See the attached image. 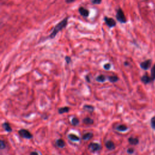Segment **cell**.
I'll return each instance as SVG.
<instances>
[{
    "label": "cell",
    "mask_w": 155,
    "mask_h": 155,
    "mask_svg": "<svg viewBox=\"0 0 155 155\" xmlns=\"http://www.w3.org/2000/svg\"><path fill=\"white\" fill-rule=\"evenodd\" d=\"M80 15L84 17H88L89 15V11L83 7H80L78 9Z\"/></svg>",
    "instance_id": "cell-7"
},
{
    "label": "cell",
    "mask_w": 155,
    "mask_h": 155,
    "mask_svg": "<svg viewBox=\"0 0 155 155\" xmlns=\"http://www.w3.org/2000/svg\"><path fill=\"white\" fill-rule=\"evenodd\" d=\"M71 123L73 126H76L79 124V120L78 118H77L76 117H73L72 119Z\"/></svg>",
    "instance_id": "cell-21"
},
{
    "label": "cell",
    "mask_w": 155,
    "mask_h": 155,
    "mask_svg": "<svg viewBox=\"0 0 155 155\" xmlns=\"http://www.w3.org/2000/svg\"><path fill=\"white\" fill-rule=\"evenodd\" d=\"M108 79L109 81L112 82V83H115L116 82H117L119 80V78L117 76L114 75V76H110L108 77Z\"/></svg>",
    "instance_id": "cell-20"
},
{
    "label": "cell",
    "mask_w": 155,
    "mask_h": 155,
    "mask_svg": "<svg viewBox=\"0 0 155 155\" xmlns=\"http://www.w3.org/2000/svg\"><path fill=\"white\" fill-rule=\"evenodd\" d=\"M76 0H66V3L67 4H70L72 3H73Z\"/></svg>",
    "instance_id": "cell-29"
},
{
    "label": "cell",
    "mask_w": 155,
    "mask_h": 155,
    "mask_svg": "<svg viewBox=\"0 0 155 155\" xmlns=\"http://www.w3.org/2000/svg\"><path fill=\"white\" fill-rule=\"evenodd\" d=\"M85 80L87 81V82H89V83L90 82V77H89L88 75L85 76Z\"/></svg>",
    "instance_id": "cell-30"
},
{
    "label": "cell",
    "mask_w": 155,
    "mask_h": 155,
    "mask_svg": "<svg viewBox=\"0 0 155 155\" xmlns=\"http://www.w3.org/2000/svg\"><path fill=\"white\" fill-rule=\"evenodd\" d=\"M82 121H83V122H84L85 124H86V125H91V124H93V122H94L93 120L91 118H88V117H87V118H84Z\"/></svg>",
    "instance_id": "cell-18"
},
{
    "label": "cell",
    "mask_w": 155,
    "mask_h": 155,
    "mask_svg": "<svg viewBox=\"0 0 155 155\" xmlns=\"http://www.w3.org/2000/svg\"><path fill=\"white\" fill-rule=\"evenodd\" d=\"M151 60H147L145 61L142 62L140 64V67L142 69L147 70L150 69V67H151Z\"/></svg>",
    "instance_id": "cell-6"
},
{
    "label": "cell",
    "mask_w": 155,
    "mask_h": 155,
    "mask_svg": "<svg viewBox=\"0 0 155 155\" xmlns=\"http://www.w3.org/2000/svg\"><path fill=\"white\" fill-rule=\"evenodd\" d=\"M116 19L117 20L122 24L126 23H127V19L126 18V16L124 15V13L123 12V11L121 9L119 8L117 11H116Z\"/></svg>",
    "instance_id": "cell-2"
},
{
    "label": "cell",
    "mask_w": 155,
    "mask_h": 155,
    "mask_svg": "<svg viewBox=\"0 0 155 155\" xmlns=\"http://www.w3.org/2000/svg\"><path fill=\"white\" fill-rule=\"evenodd\" d=\"M67 137L70 141H73V142H78V141H80V138L78 136H77L76 135H74V134H69V135H68Z\"/></svg>",
    "instance_id": "cell-12"
},
{
    "label": "cell",
    "mask_w": 155,
    "mask_h": 155,
    "mask_svg": "<svg viewBox=\"0 0 155 155\" xmlns=\"http://www.w3.org/2000/svg\"><path fill=\"white\" fill-rule=\"evenodd\" d=\"M2 126L6 132H7L8 133H11L12 132V129L8 122H4L2 125Z\"/></svg>",
    "instance_id": "cell-11"
},
{
    "label": "cell",
    "mask_w": 155,
    "mask_h": 155,
    "mask_svg": "<svg viewBox=\"0 0 155 155\" xmlns=\"http://www.w3.org/2000/svg\"><path fill=\"white\" fill-rule=\"evenodd\" d=\"M105 145L106 147V148L110 150H113L115 148V145L114 144V142L112 141H108L106 142Z\"/></svg>",
    "instance_id": "cell-9"
},
{
    "label": "cell",
    "mask_w": 155,
    "mask_h": 155,
    "mask_svg": "<svg viewBox=\"0 0 155 155\" xmlns=\"http://www.w3.org/2000/svg\"><path fill=\"white\" fill-rule=\"evenodd\" d=\"M129 142L131 144V145H138L139 144V139L138 138H133V137H130L128 139Z\"/></svg>",
    "instance_id": "cell-13"
},
{
    "label": "cell",
    "mask_w": 155,
    "mask_h": 155,
    "mask_svg": "<svg viewBox=\"0 0 155 155\" xmlns=\"http://www.w3.org/2000/svg\"><path fill=\"white\" fill-rule=\"evenodd\" d=\"M39 153L36 151H33V152H31L30 153V154H38Z\"/></svg>",
    "instance_id": "cell-31"
},
{
    "label": "cell",
    "mask_w": 155,
    "mask_h": 155,
    "mask_svg": "<svg viewBox=\"0 0 155 155\" xmlns=\"http://www.w3.org/2000/svg\"><path fill=\"white\" fill-rule=\"evenodd\" d=\"M70 110V108L69 107H61L59 108L58 110V113L59 114H63V113H68Z\"/></svg>",
    "instance_id": "cell-14"
},
{
    "label": "cell",
    "mask_w": 155,
    "mask_h": 155,
    "mask_svg": "<svg viewBox=\"0 0 155 155\" xmlns=\"http://www.w3.org/2000/svg\"><path fill=\"white\" fill-rule=\"evenodd\" d=\"M127 153H129V154H133V153H134V151H135V150H134V149L133 148H128L127 149Z\"/></svg>",
    "instance_id": "cell-28"
},
{
    "label": "cell",
    "mask_w": 155,
    "mask_h": 155,
    "mask_svg": "<svg viewBox=\"0 0 155 155\" xmlns=\"http://www.w3.org/2000/svg\"><path fill=\"white\" fill-rule=\"evenodd\" d=\"M18 134L20 135V136L24 139H30L33 138V135L32 133L27 130L26 129H21L18 131Z\"/></svg>",
    "instance_id": "cell-3"
},
{
    "label": "cell",
    "mask_w": 155,
    "mask_h": 155,
    "mask_svg": "<svg viewBox=\"0 0 155 155\" xmlns=\"http://www.w3.org/2000/svg\"><path fill=\"white\" fill-rule=\"evenodd\" d=\"M124 65H125V66H129V64L128 62H125V63H124Z\"/></svg>",
    "instance_id": "cell-32"
},
{
    "label": "cell",
    "mask_w": 155,
    "mask_h": 155,
    "mask_svg": "<svg viewBox=\"0 0 155 155\" xmlns=\"http://www.w3.org/2000/svg\"><path fill=\"white\" fill-rule=\"evenodd\" d=\"M93 134L91 132H88V133H85L83 136H82V139L84 140V141H88V140H90V139H91L93 138Z\"/></svg>",
    "instance_id": "cell-15"
},
{
    "label": "cell",
    "mask_w": 155,
    "mask_h": 155,
    "mask_svg": "<svg viewBox=\"0 0 155 155\" xmlns=\"http://www.w3.org/2000/svg\"><path fill=\"white\" fill-rule=\"evenodd\" d=\"M68 23V18L66 17L64 19H63L62 21H61L59 23H58L53 29L52 32L50 33L49 36L48 37L50 39H54L58 32L61 31L63 29H64Z\"/></svg>",
    "instance_id": "cell-1"
},
{
    "label": "cell",
    "mask_w": 155,
    "mask_h": 155,
    "mask_svg": "<svg viewBox=\"0 0 155 155\" xmlns=\"http://www.w3.org/2000/svg\"><path fill=\"white\" fill-rule=\"evenodd\" d=\"M65 60H66V63H67V64H69L72 62V59H71V58H70V57H69V56H66V57H65Z\"/></svg>",
    "instance_id": "cell-25"
},
{
    "label": "cell",
    "mask_w": 155,
    "mask_h": 155,
    "mask_svg": "<svg viewBox=\"0 0 155 155\" xmlns=\"http://www.w3.org/2000/svg\"><path fill=\"white\" fill-rule=\"evenodd\" d=\"M56 145L59 148H63L66 146V142L63 139H58L56 141Z\"/></svg>",
    "instance_id": "cell-10"
},
{
    "label": "cell",
    "mask_w": 155,
    "mask_h": 155,
    "mask_svg": "<svg viewBox=\"0 0 155 155\" xmlns=\"http://www.w3.org/2000/svg\"><path fill=\"white\" fill-rule=\"evenodd\" d=\"M116 129L119 132H126L128 130V127L125 125H119L116 128Z\"/></svg>",
    "instance_id": "cell-19"
},
{
    "label": "cell",
    "mask_w": 155,
    "mask_h": 155,
    "mask_svg": "<svg viewBox=\"0 0 155 155\" xmlns=\"http://www.w3.org/2000/svg\"><path fill=\"white\" fill-rule=\"evenodd\" d=\"M151 128L155 130V116L153 117L151 119Z\"/></svg>",
    "instance_id": "cell-23"
},
{
    "label": "cell",
    "mask_w": 155,
    "mask_h": 155,
    "mask_svg": "<svg viewBox=\"0 0 155 155\" xmlns=\"http://www.w3.org/2000/svg\"><path fill=\"white\" fill-rule=\"evenodd\" d=\"M0 145H1L0 146L1 150H3L4 148H6V144L3 140H1V144H0Z\"/></svg>",
    "instance_id": "cell-24"
},
{
    "label": "cell",
    "mask_w": 155,
    "mask_h": 155,
    "mask_svg": "<svg viewBox=\"0 0 155 155\" xmlns=\"http://www.w3.org/2000/svg\"><path fill=\"white\" fill-rule=\"evenodd\" d=\"M104 21H105L106 24H107V26L110 28H113V27H115L116 25V23L115 20H113V18H109L107 17H106L104 18Z\"/></svg>",
    "instance_id": "cell-5"
},
{
    "label": "cell",
    "mask_w": 155,
    "mask_h": 155,
    "mask_svg": "<svg viewBox=\"0 0 155 155\" xmlns=\"http://www.w3.org/2000/svg\"><path fill=\"white\" fill-rule=\"evenodd\" d=\"M151 78L153 81L155 80V64L153 66L151 70Z\"/></svg>",
    "instance_id": "cell-22"
},
{
    "label": "cell",
    "mask_w": 155,
    "mask_h": 155,
    "mask_svg": "<svg viewBox=\"0 0 155 155\" xmlns=\"http://www.w3.org/2000/svg\"><path fill=\"white\" fill-rule=\"evenodd\" d=\"M104 69H106L107 70H110V68H111V64H109V63H107V64L104 65Z\"/></svg>",
    "instance_id": "cell-26"
},
{
    "label": "cell",
    "mask_w": 155,
    "mask_h": 155,
    "mask_svg": "<svg viewBox=\"0 0 155 155\" xmlns=\"http://www.w3.org/2000/svg\"><path fill=\"white\" fill-rule=\"evenodd\" d=\"M88 149L92 152H96L101 149V146L98 143L91 142L88 145Z\"/></svg>",
    "instance_id": "cell-4"
},
{
    "label": "cell",
    "mask_w": 155,
    "mask_h": 155,
    "mask_svg": "<svg viewBox=\"0 0 155 155\" xmlns=\"http://www.w3.org/2000/svg\"><path fill=\"white\" fill-rule=\"evenodd\" d=\"M96 80L99 82H104L106 81V77L103 75H100L96 77Z\"/></svg>",
    "instance_id": "cell-17"
},
{
    "label": "cell",
    "mask_w": 155,
    "mask_h": 155,
    "mask_svg": "<svg viewBox=\"0 0 155 155\" xmlns=\"http://www.w3.org/2000/svg\"><path fill=\"white\" fill-rule=\"evenodd\" d=\"M102 0H92L91 2L94 5H100Z\"/></svg>",
    "instance_id": "cell-27"
},
{
    "label": "cell",
    "mask_w": 155,
    "mask_h": 155,
    "mask_svg": "<svg viewBox=\"0 0 155 155\" xmlns=\"http://www.w3.org/2000/svg\"><path fill=\"white\" fill-rule=\"evenodd\" d=\"M152 79L151 77H150L147 74L144 75V76H142L141 78V81L145 84H148L149 83H150L152 81Z\"/></svg>",
    "instance_id": "cell-8"
},
{
    "label": "cell",
    "mask_w": 155,
    "mask_h": 155,
    "mask_svg": "<svg viewBox=\"0 0 155 155\" xmlns=\"http://www.w3.org/2000/svg\"><path fill=\"white\" fill-rule=\"evenodd\" d=\"M83 109L84 110L88 111V112L92 113V112H94L95 108H94V107L93 106H91V105H84V107H83Z\"/></svg>",
    "instance_id": "cell-16"
}]
</instances>
